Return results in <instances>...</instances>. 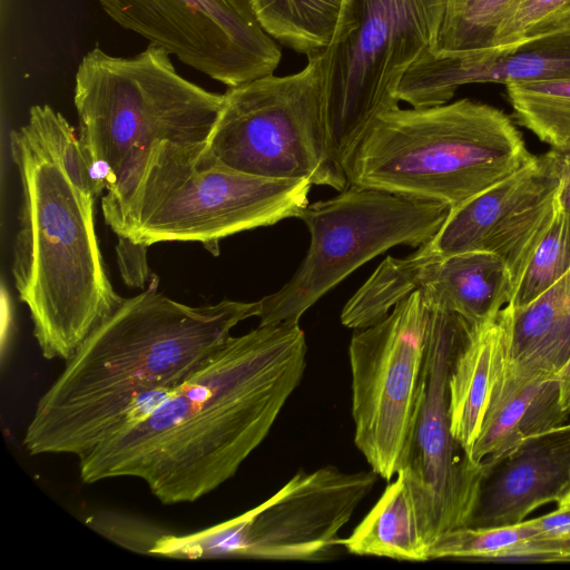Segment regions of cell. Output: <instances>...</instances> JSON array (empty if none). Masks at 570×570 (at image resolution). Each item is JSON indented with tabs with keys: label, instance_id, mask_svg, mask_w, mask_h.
<instances>
[{
	"label": "cell",
	"instance_id": "cell-1",
	"mask_svg": "<svg viewBox=\"0 0 570 570\" xmlns=\"http://www.w3.org/2000/svg\"><path fill=\"white\" fill-rule=\"evenodd\" d=\"M306 354L298 322L230 336L153 413L80 456V479L136 478L164 504L197 501L267 436L303 377Z\"/></svg>",
	"mask_w": 570,
	"mask_h": 570
},
{
	"label": "cell",
	"instance_id": "cell-2",
	"mask_svg": "<svg viewBox=\"0 0 570 570\" xmlns=\"http://www.w3.org/2000/svg\"><path fill=\"white\" fill-rule=\"evenodd\" d=\"M21 204L11 272L47 360L68 361L122 303L108 277L94 224L99 195L78 132L49 105H35L10 132Z\"/></svg>",
	"mask_w": 570,
	"mask_h": 570
},
{
	"label": "cell",
	"instance_id": "cell-3",
	"mask_svg": "<svg viewBox=\"0 0 570 570\" xmlns=\"http://www.w3.org/2000/svg\"><path fill=\"white\" fill-rule=\"evenodd\" d=\"M261 303L222 299L189 306L158 292L155 275L82 342L39 399L22 445L31 455L78 459L126 424L134 399L176 387L225 344Z\"/></svg>",
	"mask_w": 570,
	"mask_h": 570
},
{
	"label": "cell",
	"instance_id": "cell-4",
	"mask_svg": "<svg viewBox=\"0 0 570 570\" xmlns=\"http://www.w3.org/2000/svg\"><path fill=\"white\" fill-rule=\"evenodd\" d=\"M312 184L228 167L207 142L155 141L101 199L106 224L147 246L198 242L213 255L239 232L299 217Z\"/></svg>",
	"mask_w": 570,
	"mask_h": 570
},
{
	"label": "cell",
	"instance_id": "cell-5",
	"mask_svg": "<svg viewBox=\"0 0 570 570\" xmlns=\"http://www.w3.org/2000/svg\"><path fill=\"white\" fill-rule=\"evenodd\" d=\"M532 156L503 111L461 99L382 114L345 173L350 185L441 202L453 210Z\"/></svg>",
	"mask_w": 570,
	"mask_h": 570
},
{
	"label": "cell",
	"instance_id": "cell-6",
	"mask_svg": "<svg viewBox=\"0 0 570 570\" xmlns=\"http://www.w3.org/2000/svg\"><path fill=\"white\" fill-rule=\"evenodd\" d=\"M170 56L155 45L132 57L96 46L81 58L73 91L78 138L99 195L155 141H207L223 94L184 78Z\"/></svg>",
	"mask_w": 570,
	"mask_h": 570
},
{
	"label": "cell",
	"instance_id": "cell-7",
	"mask_svg": "<svg viewBox=\"0 0 570 570\" xmlns=\"http://www.w3.org/2000/svg\"><path fill=\"white\" fill-rule=\"evenodd\" d=\"M306 56L298 72L228 87L206 142L233 169L342 191L350 184L331 142L323 50Z\"/></svg>",
	"mask_w": 570,
	"mask_h": 570
},
{
	"label": "cell",
	"instance_id": "cell-8",
	"mask_svg": "<svg viewBox=\"0 0 570 570\" xmlns=\"http://www.w3.org/2000/svg\"><path fill=\"white\" fill-rule=\"evenodd\" d=\"M443 8L444 0H343L323 62L327 126L344 169L375 119L400 107L397 86L434 49Z\"/></svg>",
	"mask_w": 570,
	"mask_h": 570
},
{
	"label": "cell",
	"instance_id": "cell-9",
	"mask_svg": "<svg viewBox=\"0 0 570 570\" xmlns=\"http://www.w3.org/2000/svg\"><path fill=\"white\" fill-rule=\"evenodd\" d=\"M450 213L441 202L357 185L308 204L298 217L311 234L307 254L281 289L259 299V324L299 322L367 261L397 245L430 243Z\"/></svg>",
	"mask_w": 570,
	"mask_h": 570
},
{
	"label": "cell",
	"instance_id": "cell-10",
	"mask_svg": "<svg viewBox=\"0 0 570 570\" xmlns=\"http://www.w3.org/2000/svg\"><path fill=\"white\" fill-rule=\"evenodd\" d=\"M377 474L326 465L297 472L259 505L204 530L173 533L175 559L320 561L341 546L340 531L372 491Z\"/></svg>",
	"mask_w": 570,
	"mask_h": 570
},
{
	"label": "cell",
	"instance_id": "cell-11",
	"mask_svg": "<svg viewBox=\"0 0 570 570\" xmlns=\"http://www.w3.org/2000/svg\"><path fill=\"white\" fill-rule=\"evenodd\" d=\"M428 334L429 308L414 292L380 322L355 330L348 346L354 442L387 481L410 451Z\"/></svg>",
	"mask_w": 570,
	"mask_h": 570
},
{
	"label": "cell",
	"instance_id": "cell-12",
	"mask_svg": "<svg viewBox=\"0 0 570 570\" xmlns=\"http://www.w3.org/2000/svg\"><path fill=\"white\" fill-rule=\"evenodd\" d=\"M111 20L227 87L272 75L282 59L252 0H97Z\"/></svg>",
	"mask_w": 570,
	"mask_h": 570
},
{
	"label": "cell",
	"instance_id": "cell-13",
	"mask_svg": "<svg viewBox=\"0 0 570 570\" xmlns=\"http://www.w3.org/2000/svg\"><path fill=\"white\" fill-rule=\"evenodd\" d=\"M471 325L456 313L429 308L420 402L410 451L400 468L421 501L433 542L452 529L469 525L485 479L453 438L449 414V373Z\"/></svg>",
	"mask_w": 570,
	"mask_h": 570
},
{
	"label": "cell",
	"instance_id": "cell-14",
	"mask_svg": "<svg viewBox=\"0 0 570 570\" xmlns=\"http://www.w3.org/2000/svg\"><path fill=\"white\" fill-rule=\"evenodd\" d=\"M560 164L552 148L451 210L424 254L487 252L501 258L514 288L559 208ZM514 292V291H513Z\"/></svg>",
	"mask_w": 570,
	"mask_h": 570
},
{
	"label": "cell",
	"instance_id": "cell-15",
	"mask_svg": "<svg viewBox=\"0 0 570 570\" xmlns=\"http://www.w3.org/2000/svg\"><path fill=\"white\" fill-rule=\"evenodd\" d=\"M570 79V29L479 55L425 51L401 79L396 98L413 108L444 105L468 83Z\"/></svg>",
	"mask_w": 570,
	"mask_h": 570
},
{
	"label": "cell",
	"instance_id": "cell-16",
	"mask_svg": "<svg viewBox=\"0 0 570 570\" xmlns=\"http://www.w3.org/2000/svg\"><path fill=\"white\" fill-rule=\"evenodd\" d=\"M570 487V426L566 423L530 439L485 476L472 527L520 523L531 512L556 502Z\"/></svg>",
	"mask_w": 570,
	"mask_h": 570
},
{
	"label": "cell",
	"instance_id": "cell-17",
	"mask_svg": "<svg viewBox=\"0 0 570 570\" xmlns=\"http://www.w3.org/2000/svg\"><path fill=\"white\" fill-rule=\"evenodd\" d=\"M499 370L470 459L487 474L530 439L563 425L557 377L532 376L508 366Z\"/></svg>",
	"mask_w": 570,
	"mask_h": 570
},
{
	"label": "cell",
	"instance_id": "cell-18",
	"mask_svg": "<svg viewBox=\"0 0 570 570\" xmlns=\"http://www.w3.org/2000/svg\"><path fill=\"white\" fill-rule=\"evenodd\" d=\"M511 307L471 325L452 361L449 380L451 432L470 458L488 403L504 363L510 340Z\"/></svg>",
	"mask_w": 570,
	"mask_h": 570
},
{
	"label": "cell",
	"instance_id": "cell-19",
	"mask_svg": "<svg viewBox=\"0 0 570 570\" xmlns=\"http://www.w3.org/2000/svg\"><path fill=\"white\" fill-rule=\"evenodd\" d=\"M510 307L508 366L524 375L557 376L570 358V268L528 304Z\"/></svg>",
	"mask_w": 570,
	"mask_h": 570
},
{
	"label": "cell",
	"instance_id": "cell-20",
	"mask_svg": "<svg viewBox=\"0 0 570 570\" xmlns=\"http://www.w3.org/2000/svg\"><path fill=\"white\" fill-rule=\"evenodd\" d=\"M432 544L426 515L402 470L341 547L356 556L428 561Z\"/></svg>",
	"mask_w": 570,
	"mask_h": 570
},
{
	"label": "cell",
	"instance_id": "cell-21",
	"mask_svg": "<svg viewBox=\"0 0 570 570\" xmlns=\"http://www.w3.org/2000/svg\"><path fill=\"white\" fill-rule=\"evenodd\" d=\"M513 291L508 266L487 252L442 257L434 282L436 308L456 313L472 325L499 314Z\"/></svg>",
	"mask_w": 570,
	"mask_h": 570
},
{
	"label": "cell",
	"instance_id": "cell-22",
	"mask_svg": "<svg viewBox=\"0 0 570 570\" xmlns=\"http://www.w3.org/2000/svg\"><path fill=\"white\" fill-rule=\"evenodd\" d=\"M266 32L295 51L326 48L334 35L343 0H252Z\"/></svg>",
	"mask_w": 570,
	"mask_h": 570
},
{
	"label": "cell",
	"instance_id": "cell-23",
	"mask_svg": "<svg viewBox=\"0 0 570 570\" xmlns=\"http://www.w3.org/2000/svg\"><path fill=\"white\" fill-rule=\"evenodd\" d=\"M518 122L552 148L570 145V79L505 86Z\"/></svg>",
	"mask_w": 570,
	"mask_h": 570
},
{
	"label": "cell",
	"instance_id": "cell-24",
	"mask_svg": "<svg viewBox=\"0 0 570 570\" xmlns=\"http://www.w3.org/2000/svg\"><path fill=\"white\" fill-rule=\"evenodd\" d=\"M515 0H444L434 52L492 51L498 28Z\"/></svg>",
	"mask_w": 570,
	"mask_h": 570
},
{
	"label": "cell",
	"instance_id": "cell-25",
	"mask_svg": "<svg viewBox=\"0 0 570 570\" xmlns=\"http://www.w3.org/2000/svg\"><path fill=\"white\" fill-rule=\"evenodd\" d=\"M535 538L537 531L530 520L504 527L464 525L438 537L429 558L522 561L529 543Z\"/></svg>",
	"mask_w": 570,
	"mask_h": 570
},
{
	"label": "cell",
	"instance_id": "cell-26",
	"mask_svg": "<svg viewBox=\"0 0 570 570\" xmlns=\"http://www.w3.org/2000/svg\"><path fill=\"white\" fill-rule=\"evenodd\" d=\"M570 268V212L560 207L535 246L509 305L520 307L544 292Z\"/></svg>",
	"mask_w": 570,
	"mask_h": 570
},
{
	"label": "cell",
	"instance_id": "cell-27",
	"mask_svg": "<svg viewBox=\"0 0 570 570\" xmlns=\"http://www.w3.org/2000/svg\"><path fill=\"white\" fill-rule=\"evenodd\" d=\"M570 29V0H515L501 21L493 49Z\"/></svg>",
	"mask_w": 570,
	"mask_h": 570
},
{
	"label": "cell",
	"instance_id": "cell-28",
	"mask_svg": "<svg viewBox=\"0 0 570 570\" xmlns=\"http://www.w3.org/2000/svg\"><path fill=\"white\" fill-rule=\"evenodd\" d=\"M116 255L122 282L130 287L144 288L150 271L147 262V245L117 236Z\"/></svg>",
	"mask_w": 570,
	"mask_h": 570
},
{
	"label": "cell",
	"instance_id": "cell-29",
	"mask_svg": "<svg viewBox=\"0 0 570 570\" xmlns=\"http://www.w3.org/2000/svg\"><path fill=\"white\" fill-rule=\"evenodd\" d=\"M530 521L537 531L535 540L561 541L570 538V507H557L554 511Z\"/></svg>",
	"mask_w": 570,
	"mask_h": 570
},
{
	"label": "cell",
	"instance_id": "cell-30",
	"mask_svg": "<svg viewBox=\"0 0 570 570\" xmlns=\"http://www.w3.org/2000/svg\"><path fill=\"white\" fill-rule=\"evenodd\" d=\"M532 561L570 562V538L561 541L535 540L532 548Z\"/></svg>",
	"mask_w": 570,
	"mask_h": 570
},
{
	"label": "cell",
	"instance_id": "cell-31",
	"mask_svg": "<svg viewBox=\"0 0 570 570\" xmlns=\"http://www.w3.org/2000/svg\"><path fill=\"white\" fill-rule=\"evenodd\" d=\"M553 149L560 164L559 204L563 210L570 212V145Z\"/></svg>",
	"mask_w": 570,
	"mask_h": 570
},
{
	"label": "cell",
	"instance_id": "cell-32",
	"mask_svg": "<svg viewBox=\"0 0 570 570\" xmlns=\"http://www.w3.org/2000/svg\"><path fill=\"white\" fill-rule=\"evenodd\" d=\"M560 387V402L566 414H570V358L557 374Z\"/></svg>",
	"mask_w": 570,
	"mask_h": 570
},
{
	"label": "cell",
	"instance_id": "cell-33",
	"mask_svg": "<svg viewBox=\"0 0 570 570\" xmlns=\"http://www.w3.org/2000/svg\"><path fill=\"white\" fill-rule=\"evenodd\" d=\"M557 505H558V508L570 507V487L567 490V492L564 493V495L559 500Z\"/></svg>",
	"mask_w": 570,
	"mask_h": 570
},
{
	"label": "cell",
	"instance_id": "cell-34",
	"mask_svg": "<svg viewBox=\"0 0 570 570\" xmlns=\"http://www.w3.org/2000/svg\"><path fill=\"white\" fill-rule=\"evenodd\" d=\"M568 426H570V423H566Z\"/></svg>",
	"mask_w": 570,
	"mask_h": 570
}]
</instances>
